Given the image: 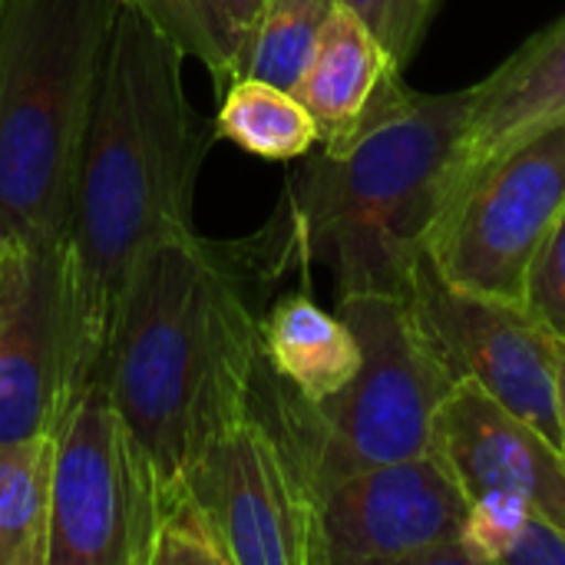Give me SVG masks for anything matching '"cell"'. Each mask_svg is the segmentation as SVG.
<instances>
[{
	"mask_svg": "<svg viewBox=\"0 0 565 565\" xmlns=\"http://www.w3.org/2000/svg\"><path fill=\"white\" fill-rule=\"evenodd\" d=\"M182 60L185 53L149 17L119 7L83 129L70 212L76 305L96 374L116 298L139 252L195 232V179L218 136L185 93Z\"/></svg>",
	"mask_w": 565,
	"mask_h": 565,
	"instance_id": "cell-1",
	"label": "cell"
},
{
	"mask_svg": "<svg viewBox=\"0 0 565 565\" xmlns=\"http://www.w3.org/2000/svg\"><path fill=\"white\" fill-rule=\"evenodd\" d=\"M262 318L228 258L195 232L152 242L116 298L99 361L116 411L166 483L252 411Z\"/></svg>",
	"mask_w": 565,
	"mask_h": 565,
	"instance_id": "cell-2",
	"label": "cell"
},
{
	"mask_svg": "<svg viewBox=\"0 0 565 565\" xmlns=\"http://www.w3.org/2000/svg\"><path fill=\"white\" fill-rule=\"evenodd\" d=\"M477 99L480 83L417 93L404 66H387L358 129L291 179L262 245L275 271L324 265L338 298L407 295Z\"/></svg>",
	"mask_w": 565,
	"mask_h": 565,
	"instance_id": "cell-3",
	"label": "cell"
},
{
	"mask_svg": "<svg viewBox=\"0 0 565 565\" xmlns=\"http://www.w3.org/2000/svg\"><path fill=\"white\" fill-rule=\"evenodd\" d=\"M122 0H0V238L70 245L83 129Z\"/></svg>",
	"mask_w": 565,
	"mask_h": 565,
	"instance_id": "cell-4",
	"label": "cell"
},
{
	"mask_svg": "<svg viewBox=\"0 0 565 565\" xmlns=\"http://www.w3.org/2000/svg\"><path fill=\"white\" fill-rule=\"evenodd\" d=\"M338 315L364 351L344 391L308 404L265 361L252 391V404L291 440L318 493L348 473L430 454L440 404L457 387L407 295H344Z\"/></svg>",
	"mask_w": 565,
	"mask_h": 565,
	"instance_id": "cell-5",
	"label": "cell"
},
{
	"mask_svg": "<svg viewBox=\"0 0 565 565\" xmlns=\"http://www.w3.org/2000/svg\"><path fill=\"white\" fill-rule=\"evenodd\" d=\"M169 487L93 377L56 434L50 565H152Z\"/></svg>",
	"mask_w": 565,
	"mask_h": 565,
	"instance_id": "cell-6",
	"label": "cell"
},
{
	"mask_svg": "<svg viewBox=\"0 0 565 565\" xmlns=\"http://www.w3.org/2000/svg\"><path fill=\"white\" fill-rule=\"evenodd\" d=\"M565 215V122L493 159L434 218L424 252L457 288L526 308L530 271Z\"/></svg>",
	"mask_w": 565,
	"mask_h": 565,
	"instance_id": "cell-7",
	"label": "cell"
},
{
	"mask_svg": "<svg viewBox=\"0 0 565 565\" xmlns=\"http://www.w3.org/2000/svg\"><path fill=\"white\" fill-rule=\"evenodd\" d=\"M93 377L70 245L0 238V440L60 434Z\"/></svg>",
	"mask_w": 565,
	"mask_h": 565,
	"instance_id": "cell-8",
	"label": "cell"
},
{
	"mask_svg": "<svg viewBox=\"0 0 565 565\" xmlns=\"http://www.w3.org/2000/svg\"><path fill=\"white\" fill-rule=\"evenodd\" d=\"M185 480L212 510L235 565H324L311 473L255 404Z\"/></svg>",
	"mask_w": 565,
	"mask_h": 565,
	"instance_id": "cell-9",
	"label": "cell"
},
{
	"mask_svg": "<svg viewBox=\"0 0 565 565\" xmlns=\"http://www.w3.org/2000/svg\"><path fill=\"white\" fill-rule=\"evenodd\" d=\"M407 298L457 381L480 384L565 450L559 341L523 305L457 288L427 252L414 265Z\"/></svg>",
	"mask_w": 565,
	"mask_h": 565,
	"instance_id": "cell-10",
	"label": "cell"
},
{
	"mask_svg": "<svg viewBox=\"0 0 565 565\" xmlns=\"http://www.w3.org/2000/svg\"><path fill=\"white\" fill-rule=\"evenodd\" d=\"M470 500L444 460L424 457L348 473L318 493L324 565L397 563L424 546L457 540Z\"/></svg>",
	"mask_w": 565,
	"mask_h": 565,
	"instance_id": "cell-11",
	"label": "cell"
},
{
	"mask_svg": "<svg viewBox=\"0 0 565 565\" xmlns=\"http://www.w3.org/2000/svg\"><path fill=\"white\" fill-rule=\"evenodd\" d=\"M434 454L467 500L510 490L526 497L540 516L565 526V450L480 384L457 381L447 394L434 424Z\"/></svg>",
	"mask_w": 565,
	"mask_h": 565,
	"instance_id": "cell-12",
	"label": "cell"
},
{
	"mask_svg": "<svg viewBox=\"0 0 565 565\" xmlns=\"http://www.w3.org/2000/svg\"><path fill=\"white\" fill-rule=\"evenodd\" d=\"M556 122H565V17L530 36L480 83V99L444 179L440 209L493 159Z\"/></svg>",
	"mask_w": 565,
	"mask_h": 565,
	"instance_id": "cell-13",
	"label": "cell"
},
{
	"mask_svg": "<svg viewBox=\"0 0 565 565\" xmlns=\"http://www.w3.org/2000/svg\"><path fill=\"white\" fill-rule=\"evenodd\" d=\"M397 60L384 50L374 30L344 3H334L308 70L295 93L318 122L321 149L341 146L367 113L387 66Z\"/></svg>",
	"mask_w": 565,
	"mask_h": 565,
	"instance_id": "cell-14",
	"label": "cell"
},
{
	"mask_svg": "<svg viewBox=\"0 0 565 565\" xmlns=\"http://www.w3.org/2000/svg\"><path fill=\"white\" fill-rule=\"evenodd\" d=\"M262 361L288 391L318 404L354 381L364 351L341 315L308 295H288L262 318Z\"/></svg>",
	"mask_w": 565,
	"mask_h": 565,
	"instance_id": "cell-15",
	"label": "cell"
},
{
	"mask_svg": "<svg viewBox=\"0 0 565 565\" xmlns=\"http://www.w3.org/2000/svg\"><path fill=\"white\" fill-rule=\"evenodd\" d=\"M56 434L0 440V565H50Z\"/></svg>",
	"mask_w": 565,
	"mask_h": 565,
	"instance_id": "cell-16",
	"label": "cell"
},
{
	"mask_svg": "<svg viewBox=\"0 0 565 565\" xmlns=\"http://www.w3.org/2000/svg\"><path fill=\"white\" fill-rule=\"evenodd\" d=\"M215 136L252 156L288 162L318 146V122L295 89L258 76H238L225 86L215 113Z\"/></svg>",
	"mask_w": 565,
	"mask_h": 565,
	"instance_id": "cell-17",
	"label": "cell"
},
{
	"mask_svg": "<svg viewBox=\"0 0 565 565\" xmlns=\"http://www.w3.org/2000/svg\"><path fill=\"white\" fill-rule=\"evenodd\" d=\"M334 3L338 0H265L245 40L238 76H258L275 86L295 89L311 63V53Z\"/></svg>",
	"mask_w": 565,
	"mask_h": 565,
	"instance_id": "cell-18",
	"label": "cell"
},
{
	"mask_svg": "<svg viewBox=\"0 0 565 565\" xmlns=\"http://www.w3.org/2000/svg\"><path fill=\"white\" fill-rule=\"evenodd\" d=\"M149 17L185 56L199 60L225 89L238 76V40L222 0H122Z\"/></svg>",
	"mask_w": 565,
	"mask_h": 565,
	"instance_id": "cell-19",
	"label": "cell"
},
{
	"mask_svg": "<svg viewBox=\"0 0 565 565\" xmlns=\"http://www.w3.org/2000/svg\"><path fill=\"white\" fill-rule=\"evenodd\" d=\"M152 565H235L212 510L189 480H179L166 490Z\"/></svg>",
	"mask_w": 565,
	"mask_h": 565,
	"instance_id": "cell-20",
	"label": "cell"
},
{
	"mask_svg": "<svg viewBox=\"0 0 565 565\" xmlns=\"http://www.w3.org/2000/svg\"><path fill=\"white\" fill-rule=\"evenodd\" d=\"M533 513L536 510L530 507V500L510 490H490L470 500V513L460 530V543L467 546L470 563L503 565V556L510 553Z\"/></svg>",
	"mask_w": 565,
	"mask_h": 565,
	"instance_id": "cell-21",
	"label": "cell"
},
{
	"mask_svg": "<svg viewBox=\"0 0 565 565\" xmlns=\"http://www.w3.org/2000/svg\"><path fill=\"white\" fill-rule=\"evenodd\" d=\"M338 3L364 17V23L397 60V66L411 63L434 17V10L424 7V0H338Z\"/></svg>",
	"mask_w": 565,
	"mask_h": 565,
	"instance_id": "cell-22",
	"label": "cell"
},
{
	"mask_svg": "<svg viewBox=\"0 0 565 565\" xmlns=\"http://www.w3.org/2000/svg\"><path fill=\"white\" fill-rule=\"evenodd\" d=\"M526 311L540 321L546 334L565 344V215L530 271Z\"/></svg>",
	"mask_w": 565,
	"mask_h": 565,
	"instance_id": "cell-23",
	"label": "cell"
},
{
	"mask_svg": "<svg viewBox=\"0 0 565 565\" xmlns=\"http://www.w3.org/2000/svg\"><path fill=\"white\" fill-rule=\"evenodd\" d=\"M503 565H565V526L533 513Z\"/></svg>",
	"mask_w": 565,
	"mask_h": 565,
	"instance_id": "cell-24",
	"label": "cell"
},
{
	"mask_svg": "<svg viewBox=\"0 0 565 565\" xmlns=\"http://www.w3.org/2000/svg\"><path fill=\"white\" fill-rule=\"evenodd\" d=\"M262 7H265V0H222V10L228 17V26H232L235 40H238V60H242L245 40H248V33H252V26L258 20Z\"/></svg>",
	"mask_w": 565,
	"mask_h": 565,
	"instance_id": "cell-25",
	"label": "cell"
},
{
	"mask_svg": "<svg viewBox=\"0 0 565 565\" xmlns=\"http://www.w3.org/2000/svg\"><path fill=\"white\" fill-rule=\"evenodd\" d=\"M559 401H563V427H565V344H559Z\"/></svg>",
	"mask_w": 565,
	"mask_h": 565,
	"instance_id": "cell-26",
	"label": "cell"
},
{
	"mask_svg": "<svg viewBox=\"0 0 565 565\" xmlns=\"http://www.w3.org/2000/svg\"><path fill=\"white\" fill-rule=\"evenodd\" d=\"M424 7H430V10H434V7H437V0H424Z\"/></svg>",
	"mask_w": 565,
	"mask_h": 565,
	"instance_id": "cell-27",
	"label": "cell"
}]
</instances>
